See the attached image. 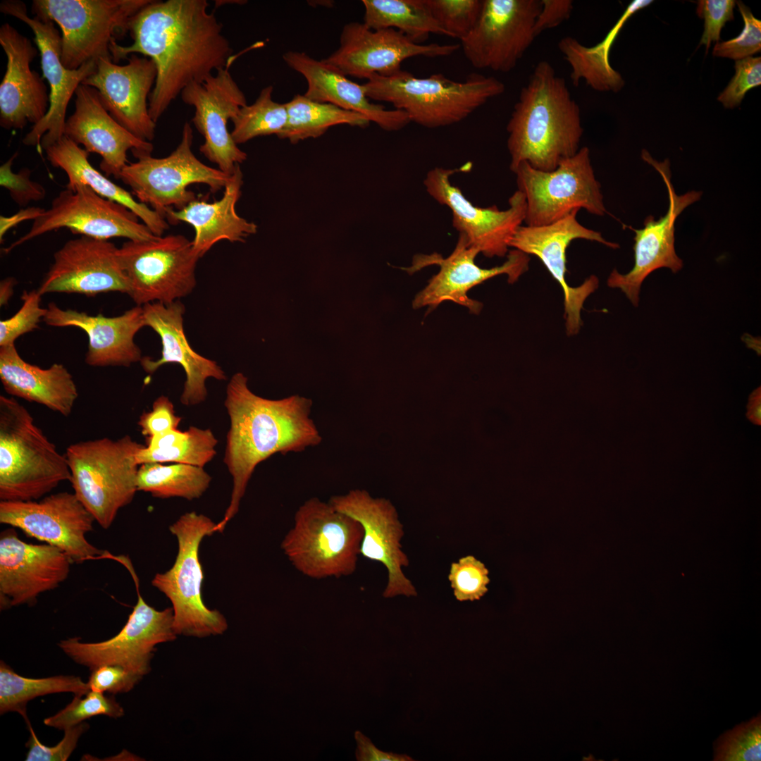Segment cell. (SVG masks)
Masks as SVG:
<instances>
[{
	"instance_id": "f1b7e54d",
	"label": "cell",
	"mask_w": 761,
	"mask_h": 761,
	"mask_svg": "<svg viewBox=\"0 0 761 761\" xmlns=\"http://www.w3.org/2000/svg\"><path fill=\"white\" fill-rule=\"evenodd\" d=\"M0 44L7 58L0 85V125L12 130L36 125L49 107L44 78L30 68L39 49L9 23L0 27Z\"/></svg>"
},
{
	"instance_id": "f5cc1de1",
	"label": "cell",
	"mask_w": 761,
	"mask_h": 761,
	"mask_svg": "<svg viewBox=\"0 0 761 761\" xmlns=\"http://www.w3.org/2000/svg\"><path fill=\"white\" fill-rule=\"evenodd\" d=\"M734 0H700L696 12L705 20L704 32L700 44L710 48L712 42H718L720 32L726 23L734 20Z\"/></svg>"
},
{
	"instance_id": "7c38bea8",
	"label": "cell",
	"mask_w": 761,
	"mask_h": 761,
	"mask_svg": "<svg viewBox=\"0 0 761 761\" xmlns=\"http://www.w3.org/2000/svg\"><path fill=\"white\" fill-rule=\"evenodd\" d=\"M513 173L518 190L526 199V225H549L581 208L596 216L607 213L587 147L580 148L554 171H539L522 162Z\"/></svg>"
},
{
	"instance_id": "680465c9",
	"label": "cell",
	"mask_w": 761,
	"mask_h": 761,
	"mask_svg": "<svg viewBox=\"0 0 761 761\" xmlns=\"http://www.w3.org/2000/svg\"><path fill=\"white\" fill-rule=\"evenodd\" d=\"M45 209L40 207H27L19 210L10 216H0V242L2 243L6 233L19 223L28 220L35 221Z\"/></svg>"
},
{
	"instance_id": "4dcf8cb0",
	"label": "cell",
	"mask_w": 761,
	"mask_h": 761,
	"mask_svg": "<svg viewBox=\"0 0 761 761\" xmlns=\"http://www.w3.org/2000/svg\"><path fill=\"white\" fill-rule=\"evenodd\" d=\"M42 321L50 326L83 330L88 338L85 361L89 366L128 367L140 362L143 357L134 340L135 335L145 326L142 306L136 305L117 316L106 317L63 309L51 302Z\"/></svg>"
},
{
	"instance_id": "ba28073f",
	"label": "cell",
	"mask_w": 761,
	"mask_h": 761,
	"mask_svg": "<svg viewBox=\"0 0 761 761\" xmlns=\"http://www.w3.org/2000/svg\"><path fill=\"white\" fill-rule=\"evenodd\" d=\"M209 517L195 512H187L170 526L178 540V549L173 565L157 573L151 584L171 601L173 629L176 635L205 638L223 634L228 629L225 617L211 610L202 598L204 574L199 558V545L216 530Z\"/></svg>"
},
{
	"instance_id": "db71d44e",
	"label": "cell",
	"mask_w": 761,
	"mask_h": 761,
	"mask_svg": "<svg viewBox=\"0 0 761 761\" xmlns=\"http://www.w3.org/2000/svg\"><path fill=\"white\" fill-rule=\"evenodd\" d=\"M89 691L116 694L132 690L142 676L116 664H104L91 670Z\"/></svg>"
},
{
	"instance_id": "9c48e42d",
	"label": "cell",
	"mask_w": 761,
	"mask_h": 761,
	"mask_svg": "<svg viewBox=\"0 0 761 761\" xmlns=\"http://www.w3.org/2000/svg\"><path fill=\"white\" fill-rule=\"evenodd\" d=\"M151 0H34V17L61 31V61L69 70L101 58L130 30L132 18Z\"/></svg>"
},
{
	"instance_id": "603a6c76",
	"label": "cell",
	"mask_w": 761,
	"mask_h": 761,
	"mask_svg": "<svg viewBox=\"0 0 761 761\" xmlns=\"http://www.w3.org/2000/svg\"><path fill=\"white\" fill-rule=\"evenodd\" d=\"M228 68L227 66L217 70L202 83L192 82L180 97L194 109L192 122L204 139L200 152L219 170L231 175L247 155L233 140L227 124L247 104Z\"/></svg>"
},
{
	"instance_id": "d590c367",
	"label": "cell",
	"mask_w": 761,
	"mask_h": 761,
	"mask_svg": "<svg viewBox=\"0 0 761 761\" xmlns=\"http://www.w3.org/2000/svg\"><path fill=\"white\" fill-rule=\"evenodd\" d=\"M652 1H632L605 38L593 47L585 46L569 36L564 37L559 41L558 49L571 69L570 78L575 86H578L583 80L588 86L596 91L617 92L623 88L624 80L610 63V49L627 20Z\"/></svg>"
},
{
	"instance_id": "9a60e30c",
	"label": "cell",
	"mask_w": 761,
	"mask_h": 761,
	"mask_svg": "<svg viewBox=\"0 0 761 761\" xmlns=\"http://www.w3.org/2000/svg\"><path fill=\"white\" fill-rule=\"evenodd\" d=\"M94 521L74 493L60 492L40 500L0 502L1 524L56 547L73 563L109 557L87 539Z\"/></svg>"
},
{
	"instance_id": "52a82bcc",
	"label": "cell",
	"mask_w": 761,
	"mask_h": 761,
	"mask_svg": "<svg viewBox=\"0 0 761 761\" xmlns=\"http://www.w3.org/2000/svg\"><path fill=\"white\" fill-rule=\"evenodd\" d=\"M363 535L356 519L314 497L297 510L280 547L303 575L338 579L356 571Z\"/></svg>"
},
{
	"instance_id": "d6986e66",
	"label": "cell",
	"mask_w": 761,
	"mask_h": 761,
	"mask_svg": "<svg viewBox=\"0 0 761 761\" xmlns=\"http://www.w3.org/2000/svg\"><path fill=\"white\" fill-rule=\"evenodd\" d=\"M458 171L433 168L423 180L426 191L451 210L452 225L466 237L470 245L488 258L505 256L511 239L524 222L526 203L524 194L515 191L506 210L501 211L495 205L485 208L475 206L450 182V177Z\"/></svg>"
},
{
	"instance_id": "8d00e7d4",
	"label": "cell",
	"mask_w": 761,
	"mask_h": 761,
	"mask_svg": "<svg viewBox=\"0 0 761 761\" xmlns=\"http://www.w3.org/2000/svg\"><path fill=\"white\" fill-rule=\"evenodd\" d=\"M217 443L209 428L190 426L185 431L170 430L147 440L136 459L139 465L173 462L204 467L216 455Z\"/></svg>"
},
{
	"instance_id": "3957f363",
	"label": "cell",
	"mask_w": 761,
	"mask_h": 761,
	"mask_svg": "<svg viewBox=\"0 0 761 761\" xmlns=\"http://www.w3.org/2000/svg\"><path fill=\"white\" fill-rule=\"evenodd\" d=\"M507 130L512 172L522 162L552 171L579 150L583 134L579 106L548 61L538 62L521 89Z\"/></svg>"
},
{
	"instance_id": "6f0895ef",
	"label": "cell",
	"mask_w": 761,
	"mask_h": 761,
	"mask_svg": "<svg viewBox=\"0 0 761 761\" xmlns=\"http://www.w3.org/2000/svg\"><path fill=\"white\" fill-rule=\"evenodd\" d=\"M357 748L356 758L359 761H412L411 757L404 754L387 753L377 748L369 738L361 732L354 734Z\"/></svg>"
},
{
	"instance_id": "f546056e",
	"label": "cell",
	"mask_w": 761,
	"mask_h": 761,
	"mask_svg": "<svg viewBox=\"0 0 761 761\" xmlns=\"http://www.w3.org/2000/svg\"><path fill=\"white\" fill-rule=\"evenodd\" d=\"M75 94V111L66 121L64 135L83 145L89 153L99 154V166L106 175L119 179L129 163V150L133 155L151 154L152 144L137 138L119 124L105 109L94 87L81 84Z\"/></svg>"
},
{
	"instance_id": "ab89813d",
	"label": "cell",
	"mask_w": 761,
	"mask_h": 761,
	"mask_svg": "<svg viewBox=\"0 0 761 761\" xmlns=\"http://www.w3.org/2000/svg\"><path fill=\"white\" fill-rule=\"evenodd\" d=\"M89 691L87 683L75 676L58 675L40 679L24 677L4 661L0 663V713L16 712L29 722L27 703L39 696L56 693H73L82 696Z\"/></svg>"
},
{
	"instance_id": "74e56055",
	"label": "cell",
	"mask_w": 761,
	"mask_h": 761,
	"mask_svg": "<svg viewBox=\"0 0 761 761\" xmlns=\"http://www.w3.org/2000/svg\"><path fill=\"white\" fill-rule=\"evenodd\" d=\"M364 23L372 30L395 29L417 44L431 34L447 35L425 0H362Z\"/></svg>"
},
{
	"instance_id": "e575fe53",
	"label": "cell",
	"mask_w": 761,
	"mask_h": 761,
	"mask_svg": "<svg viewBox=\"0 0 761 761\" xmlns=\"http://www.w3.org/2000/svg\"><path fill=\"white\" fill-rule=\"evenodd\" d=\"M44 151L50 163L66 173L68 182L66 187L85 185L99 196L124 206L133 212L156 236H163L168 229L169 223L163 216L135 199L132 194L94 168L88 159L89 153L68 137L63 135Z\"/></svg>"
},
{
	"instance_id": "6da1fadb",
	"label": "cell",
	"mask_w": 761,
	"mask_h": 761,
	"mask_svg": "<svg viewBox=\"0 0 761 761\" xmlns=\"http://www.w3.org/2000/svg\"><path fill=\"white\" fill-rule=\"evenodd\" d=\"M206 0L151 1L132 18V43H111L113 63L141 54L155 63L157 75L149 97V112L156 123L192 82L202 83L232 56L223 26Z\"/></svg>"
},
{
	"instance_id": "277c9868",
	"label": "cell",
	"mask_w": 761,
	"mask_h": 761,
	"mask_svg": "<svg viewBox=\"0 0 761 761\" xmlns=\"http://www.w3.org/2000/svg\"><path fill=\"white\" fill-rule=\"evenodd\" d=\"M363 86L369 99L390 103L411 122L428 128L459 123L505 90L501 80L477 73L456 81L441 73L419 78L402 69L373 74Z\"/></svg>"
},
{
	"instance_id": "11a10c76",
	"label": "cell",
	"mask_w": 761,
	"mask_h": 761,
	"mask_svg": "<svg viewBox=\"0 0 761 761\" xmlns=\"http://www.w3.org/2000/svg\"><path fill=\"white\" fill-rule=\"evenodd\" d=\"M181 417L175 415L174 405L165 395L157 397L151 410L144 412L137 422L147 440L170 430L178 429Z\"/></svg>"
},
{
	"instance_id": "d6a6232c",
	"label": "cell",
	"mask_w": 761,
	"mask_h": 761,
	"mask_svg": "<svg viewBox=\"0 0 761 761\" xmlns=\"http://www.w3.org/2000/svg\"><path fill=\"white\" fill-rule=\"evenodd\" d=\"M242 185L243 174L237 165L220 199L209 203L196 199L181 209L166 211L165 218L168 223L184 222L192 226V248L200 258L221 240L244 242L256 233L257 225L240 216L235 209Z\"/></svg>"
},
{
	"instance_id": "484cf974",
	"label": "cell",
	"mask_w": 761,
	"mask_h": 761,
	"mask_svg": "<svg viewBox=\"0 0 761 761\" xmlns=\"http://www.w3.org/2000/svg\"><path fill=\"white\" fill-rule=\"evenodd\" d=\"M73 562L51 545L32 544L9 528L0 536L1 609L32 605L37 597L56 588L68 576Z\"/></svg>"
},
{
	"instance_id": "816d5d0a",
	"label": "cell",
	"mask_w": 761,
	"mask_h": 761,
	"mask_svg": "<svg viewBox=\"0 0 761 761\" xmlns=\"http://www.w3.org/2000/svg\"><path fill=\"white\" fill-rule=\"evenodd\" d=\"M17 155L15 153L0 166V185L8 191L14 202L25 206L30 202L42 200L46 190L40 183L30 179L31 171L28 168H23L18 173L12 171L11 166Z\"/></svg>"
},
{
	"instance_id": "5bb4252c",
	"label": "cell",
	"mask_w": 761,
	"mask_h": 761,
	"mask_svg": "<svg viewBox=\"0 0 761 761\" xmlns=\"http://www.w3.org/2000/svg\"><path fill=\"white\" fill-rule=\"evenodd\" d=\"M130 209L104 198L89 187H66L52 200L50 207L33 221L29 231L3 249L8 254L16 247L61 228L80 236L109 240H149L158 237Z\"/></svg>"
},
{
	"instance_id": "83f0119b",
	"label": "cell",
	"mask_w": 761,
	"mask_h": 761,
	"mask_svg": "<svg viewBox=\"0 0 761 761\" xmlns=\"http://www.w3.org/2000/svg\"><path fill=\"white\" fill-rule=\"evenodd\" d=\"M142 307L144 326L159 335L162 345L161 358L154 360L149 357H142V369L152 374L166 364H178L186 376L181 403L193 406L203 402L208 395L206 380H223L227 377L216 361L198 354L190 345L183 326L185 305L177 300L168 304L151 302Z\"/></svg>"
},
{
	"instance_id": "7bdbcfd3",
	"label": "cell",
	"mask_w": 761,
	"mask_h": 761,
	"mask_svg": "<svg viewBox=\"0 0 761 761\" xmlns=\"http://www.w3.org/2000/svg\"><path fill=\"white\" fill-rule=\"evenodd\" d=\"M75 695L63 709L44 720L46 726L65 730L97 715H106L117 719L124 714V710L113 696L89 691L85 696Z\"/></svg>"
},
{
	"instance_id": "e0dca14e",
	"label": "cell",
	"mask_w": 761,
	"mask_h": 761,
	"mask_svg": "<svg viewBox=\"0 0 761 761\" xmlns=\"http://www.w3.org/2000/svg\"><path fill=\"white\" fill-rule=\"evenodd\" d=\"M0 11L25 23L35 35L41 56L42 78L47 80L49 86V107L43 119L32 125L23 142L44 150L64 135L69 101L78 86L96 70L97 61H89L76 70L66 68L61 61V35L54 23L30 17L25 4L19 0L1 1Z\"/></svg>"
},
{
	"instance_id": "ee69618b",
	"label": "cell",
	"mask_w": 761,
	"mask_h": 761,
	"mask_svg": "<svg viewBox=\"0 0 761 761\" xmlns=\"http://www.w3.org/2000/svg\"><path fill=\"white\" fill-rule=\"evenodd\" d=\"M433 17L450 37L463 39L481 14L483 0H425Z\"/></svg>"
},
{
	"instance_id": "2e32d148",
	"label": "cell",
	"mask_w": 761,
	"mask_h": 761,
	"mask_svg": "<svg viewBox=\"0 0 761 761\" xmlns=\"http://www.w3.org/2000/svg\"><path fill=\"white\" fill-rule=\"evenodd\" d=\"M540 6V0H483L476 25L460 40L467 61L478 69L513 70L536 37Z\"/></svg>"
},
{
	"instance_id": "4fadbf2b",
	"label": "cell",
	"mask_w": 761,
	"mask_h": 761,
	"mask_svg": "<svg viewBox=\"0 0 761 761\" xmlns=\"http://www.w3.org/2000/svg\"><path fill=\"white\" fill-rule=\"evenodd\" d=\"M135 582L137 600L124 626L113 637L85 643L78 637L62 640L58 647L75 662L90 670L104 664H116L144 676L151 670V660L160 643L174 641L172 607L158 610L140 595L137 575L127 563Z\"/></svg>"
},
{
	"instance_id": "8fae6325",
	"label": "cell",
	"mask_w": 761,
	"mask_h": 761,
	"mask_svg": "<svg viewBox=\"0 0 761 761\" xmlns=\"http://www.w3.org/2000/svg\"><path fill=\"white\" fill-rule=\"evenodd\" d=\"M128 294L137 306L151 302L171 304L190 295L196 287L200 257L192 242L182 235L149 240H128L118 248Z\"/></svg>"
},
{
	"instance_id": "681fc988",
	"label": "cell",
	"mask_w": 761,
	"mask_h": 761,
	"mask_svg": "<svg viewBox=\"0 0 761 761\" xmlns=\"http://www.w3.org/2000/svg\"><path fill=\"white\" fill-rule=\"evenodd\" d=\"M27 726L30 737L25 746L28 749L26 761H66L75 749L78 740L89 727L82 722L64 730L62 740L54 746H47L42 743L37 737L30 722Z\"/></svg>"
},
{
	"instance_id": "cb8c5ba5",
	"label": "cell",
	"mask_w": 761,
	"mask_h": 761,
	"mask_svg": "<svg viewBox=\"0 0 761 761\" xmlns=\"http://www.w3.org/2000/svg\"><path fill=\"white\" fill-rule=\"evenodd\" d=\"M579 209L553 223L529 226L520 225L509 242V247L527 254L537 256L545 266L564 292V318L567 333L573 335L582 326L581 311L588 297L598 288L599 280L592 275L579 286L571 287L567 283L566 252L576 239L595 241L617 249L615 242L606 240L600 232L582 225L576 219Z\"/></svg>"
},
{
	"instance_id": "7a4b0ae2",
	"label": "cell",
	"mask_w": 761,
	"mask_h": 761,
	"mask_svg": "<svg viewBox=\"0 0 761 761\" xmlns=\"http://www.w3.org/2000/svg\"><path fill=\"white\" fill-rule=\"evenodd\" d=\"M224 405L230 418L224 463L233 478L230 504L216 531L223 532L239 510L256 466L274 454L300 452L322 437L310 417L312 401L292 395L269 400L252 392L241 372L230 378Z\"/></svg>"
},
{
	"instance_id": "b9f144b4",
	"label": "cell",
	"mask_w": 761,
	"mask_h": 761,
	"mask_svg": "<svg viewBox=\"0 0 761 761\" xmlns=\"http://www.w3.org/2000/svg\"><path fill=\"white\" fill-rule=\"evenodd\" d=\"M273 89L271 85L263 88L256 101L241 107L231 120V136L237 145L256 137L278 136L284 130L287 121V108L285 103L273 100Z\"/></svg>"
},
{
	"instance_id": "91938a15",
	"label": "cell",
	"mask_w": 761,
	"mask_h": 761,
	"mask_svg": "<svg viewBox=\"0 0 761 761\" xmlns=\"http://www.w3.org/2000/svg\"><path fill=\"white\" fill-rule=\"evenodd\" d=\"M747 418L754 424H761V389L756 388L749 396Z\"/></svg>"
},
{
	"instance_id": "bcb514c9",
	"label": "cell",
	"mask_w": 761,
	"mask_h": 761,
	"mask_svg": "<svg viewBox=\"0 0 761 761\" xmlns=\"http://www.w3.org/2000/svg\"><path fill=\"white\" fill-rule=\"evenodd\" d=\"M488 573L485 564L473 555L452 562L448 579L455 598L461 602L480 600L488 590Z\"/></svg>"
},
{
	"instance_id": "94428289",
	"label": "cell",
	"mask_w": 761,
	"mask_h": 761,
	"mask_svg": "<svg viewBox=\"0 0 761 761\" xmlns=\"http://www.w3.org/2000/svg\"><path fill=\"white\" fill-rule=\"evenodd\" d=\"M17 283L15 278L9 277L0 283V305L7 304L13 293L14 286Z\"/></svg>"
},
{
	"instance_id": "836d02e7",
	"label": "cell",
	"mask_w": 761,
	"mask_h": 761,
	"mask_svg": "<svg viewBox=\"0 0 761 761\" xmlns=\"http://www.w3.org/2000/svg\"><path fill=\"white\" fill-rule=\"evenodd\" d=\"M0 380L5 391L68 416L78 391L66 367L55 363L42 369L25 361L15 344L0 347Z\"/></svg>"
},
{
	"instance_id": "4316f807",
	"label": "cell",
	"mask_w": 761,
	"mask_h": 761,
	"mask_svg": "<svg viewBox=\"0 0 761 761\" xmlns=\"http://www.w3.org/2000/svg\"><path fill=\"white\" fill-rule=\"evenodd\" d=\"M125 65L101 58L96 70L82 85L94 87L110 115L137 138L150 142L156 123L149 112L147 100L155 84L157 70L151 58L131 54Z\"/></svg>"
},
{
	"instance_id": "f6af8a7d",
	"label": "cell",
	"mask_w": 761,
	"mask_h": 761,
	"mask_svg": "<svg viewBox=\"0 0 761 761\" xmlns=\"http://www.w3.org/2000/svg\"><path fill=\"white\" fill-rule=\"evenodd\" d=\"M714 752V760L760 761L761 758L760 716L722 735L716 742Z\"/></svg>"
},
{
	"instance_id": "7402d4cb",
	"label": "cell",
	"mask_w": 761,
	"mask_h": 761,
	"mask_svg": "<svg viewBox=\"0 0 761 761\" xmlns=\"http://www.w3.org/2000/svg\"><path fill=\"white\" fill-rule=\"evenodd\" d=\"M459 47L455 44H417L397 30H372L364 23L352 22L343 27L339 48L323 60L346 76L367 80L373 74L397 72L409 58L447 56Z\"/></svg>"
},
{
	"instance_id": "44dd1931",
	"label": "cell",
	"mask_w": 761,
	"mask_h": 761,
	"mask_svg": "<svg viewBox=\"0 0 761 761\" xmlns=\"http://www.w3.org/2000/svg\"><path fill=\"white\" fill-rule=\"evenodd\" d=\"M328 502L361 525L364 535L359 554L381 563L388 571L383 597L416 596L415 587L402 571V568L408 566L409 559L402 550L403 526L392 503L385 498H373L367 491L358 489L332 496Z\"/></svg>"
},
{
	"instance_id": "7dc6e473",
	"label": "cell",
	"mask_w": 761,
	"mask_h": 761,
	"mask_svg": "<svg viewBox=\"0 0 761 761\" xmlns=\"http://www.w3.org/2000/svg\"><path fill=\"white\" fill-rule=\"evenodd\" d=\"M743 17L744 27L739 35L722 42H717L713 48L714 56L740 60L753 56L761 50V21L756 18L750 8L743 2L736 1Z\"/></svg>"
},
{
	"instance_id": "5b68a950",
	"label": "cell",
	"mask_w": 761,
	"mask_h": 761,
	"mask_svg": "<svg viewBox=\"0 0 761 761\" xmlns=\"http://www.w3.org/2000/svg\"><path fill=\"white\" fill-rule=\"evenodd\" d=\"M66 455L13 397L0 395V499L37 500L70 481Z\"/></svg>"
},
{
	"instance_id": "1f68e13d",
	"label": "cell",
	"mask_w": 761,
	"mask_h": 761,
	"mask_svg": "<svg viewBox=\"0 0 761 761\" xmlns=\"http://www.w3.org/2000/svg\"><path fill=\"white\" fill-rule=\"evenodd\" d=\"M283 58L306 79L307 89L304 95L311 100L359 113L388 131L400 130L411 122L402 111L388 110L383 105L371 102L363 85L350 80L323 59L317 60L299 51H287Z\"/></svg>"
},
{
	"instance_id": "d4e9b609",
	"label": "cell",
	"mask_w": 761,
	"mask_h": 761,
	"mask_svg": "<svg viewBox=\"0 0 761 761\" xmlns=\"http://www.w3.org/2000/svg\"><path fill=\"white\" fill-rule=\"evenodd\" d=\"M118 248L109 240L87 236L69 240L54 254V262L37 292L94 296L108 292L128 294Z\"/></svg>"
},
{
	"instance_id": "ffe728a7",
	"label": "cell",
	"mask_w": 761,
	"mask_h": 761,
	"mask_svg": "<svg viewBox=\"0 0 761 761\" xmlns=\"http://www.w3.org/2000/svg\"><path fill=\"white\" fill-rule=\"evenodd\" d=\"M641 158L651 165L662 176L669 196V208L666 214L658 220L648 216L641 229L630 228L635 233L634 266L627 273L621 274L614 269L607 278V285L620 289L633 306L639 303V294L643 282L654 271L669 268L677 273L683 267V261L675 250V222L682 211L698 202L701 191L691 190L678 195L671 182L669 161L654 159L646 149H643Z\"/></svg>"
},
{
	"instance_id": "c3c4849f",
	"label": "cell",
	"mask_w": 761,
	"mask_h": 761,
	"mask_svg": "<svg viewBox=\"0 0 761 761\" xmlns=\"http://www.w3.org/2000/svg\"><path fill=\"white\" fill-rule=\"evenodd\" d=\"M41 295L37 290L24 291L23 305L11 318L0 321V347L13 345L22 335L38 327L47 312L40 307Z\"/></svg>"
},
{
	"instance_id": "ac0fdd59",
	"label": "cell",
	"mask_w": 761,
	"mask_h": 761,
	"mask_svg": "<svg viewBox=\"0 0 761 761\" xmlns=\"http://www.w3.org/2000/svg\"><path fill=\"white\" fill-rule=\"evenodd\" d=\"M479 253L478 249L469 245L464 235L459 234L454 250L446 258L436 253L416 255L407 271L414 273L431 264L438 266L439 271L416 294L412 302L413 308L428 307L429 309H434L445 301H452L477 315L483 304L468 296L472 287L501 274L507 275L509 283H514L528 269V254L516 249L509 252L507 259L502 265L490 268H483L476 264Z\"/></svg>"
},
{
	"instance_id": "6125c7cd",
	"label": "cell",
	"mask_w": 761,
	"mask_h": 761,
	"mask_svg": "<svg viewBox=\"0 0 761 761\" xmlns=\"http://www.w3.org/2000/svg\"><path fill=\"white\" fill-rule=\"evenodd\" d=\"M215 2H216L215 3L216 7H218V6H222V5L226 4H245L247 1H235H235H221V0H219V1H216Z\"/></svg>"
},
{
	"instance_id": "30bf717a",
	"label": "cell",
	"mask_w": 761,
	"mask_h": 761,
	"mask_svg": "<svg viewBox=\"0 0 761 761\" xmlns=\"http://www.w3.org/2000/svg\"><path fill=\"white\" fill-rule=\"evenodd\" d=\"M192 141L193 130L186 122L180 143L168 156L135 154L137 161L123 168L119 179L130 187L140 202L149 205L164 218L168 209H181L196 199L195 194L188 190L191 185H207L213 193L224 189L230 175L202 163L192 151Z\"/></svg>"
},
{
	"instance_id": "60d3db41",
	"label": "cell",
	"mask_w": 761,
	"mask_h": 761,
	"mask_svg": "<svg viewBox=\"0 0 761 761\" xmlns=\"http://www.w3.org/2000/svg\"><path fill=\"white\" fill-rule=\"evenodd\" d=\"M210 475L203 467L185 464L163 465L147 463L140 465L137 490L158 498H199L209 487Z\"/></svg>"
},
{
	"instance_id": "f35d334b",
	"label": "cell",
	"mask_w": 761,
	"mask_h": 761,
	"mask_svg": "<svg viewBox=\"0 0 761 761\" xmlns=\"http://www.w3.org/2000/svg\"><path fill=\"white\" fill-rule=\"evenodd\" d=\"M285 106L287 121L278 137L287 139L292 144L318 137L336 125L366 128L371 123L367 117L359 113L332 104L316 101L301 94L294 96Z\"/></svg>"
},
{
	"instance_id": "9f6ffc18",
	"label": "cell",
	"mask_w": 761,
	"mask_h": 761,
	"mask_svg": "<svg viewBox=\"0 0 761 761\" xmlns=\"http://www.w3.org/2000/svg\"><path fill=\"white\" fill-rule=\"evenodd\" d=\"M540 2L533 27L536 37L568 20L574 9L571 0H540Z\"/></svg>"
},
{
	"instance_id": "f907efd6",
	"label": "cell",
	"mask_w": 761,
	"mask_h": 761,
	"mask_svg": "<svg viewBox=\"0 0 761 761\" xmlns=\"http://www.w3.org/2000/svg\"><path fill=\"white\" fill-rule=\"evenodd\" d=\"M761 84V58L749 56L735 62V75L717 100L725 108L733 109L742 101L750 89Z\"/></svg>"
},
{
	"instance_id": "8992f818",
	"label": "cell",
	"mask_w": 761,
	"mask_h": 761,
	"mask_svg": "<svg viewBox=\"0 0 761 761\" xmlns=\"http://www.w3.org/2000/svg\"><path fill=\"white\" fill-rule=\"evenodd\" d=\"M144 446L125 435L80 441L66 449L73 493L103 528L138 491L136 457Z\"/></svg>"
}]
</instances>
